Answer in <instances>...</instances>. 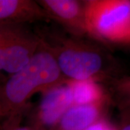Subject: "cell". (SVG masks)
Here are the masks:
<instances>
[{"label": "cell", "mask_w": 130, "mask_h": 130, "mask_svg": "<svg viewBox=\"0 0 130 130\" xmlns=\"http://www.w3.org/2000/svg\"><path fill=\"white\" fill-rule=\"evenodd\" d=\"M37 33L65 80L91 79L101 83L117 78V67L111 56L92 41L52 29Z\"/></svg>", "instance_id": "1"}, {"label": "cell", "mask_w": 130, "mask_h": 130, "mask_svg": "<svg viewBox=\"0 0 130 130\" xmlns=\"http://www.w3.org/2000/svg\"><path fill=\"white\" fill-rule=\"evenodd\" d=\"M65 81L54 57L41 41L28 64L0 83L1 121L23 116L33 95Z\"/></svg>", "instance_id": "2"}, {"label": "cell", "mask_w": 130, "mask_h": 130, "mask_svg": "<svg viewBox=\"0 0 130 130\" xmlns=\"http://www.w3.org/2000/svg\"><path fill=\"white\" fill-rule=\"evenodd\" d=\"M87 36L114 44L130 43V0H87Z\"/></svg>", "instance_id": "3"}, {"label": "cell", "mask_w": 130, "mask_h": 130, "mask_svg": "<svg viewBox=\"0 0 130 130\" xmlns=\"http://www.w3.org/2000/svg\"><path fill=\"white\" fill-rule=\"evenodd\" d=\"M27 25H5L2 66L8 76L27 64L41 46L37 32L31 31Z\"/></svg>", "instance_id": "4"}, {"label": "cell", "mask_w": 130, "mask_h": 130, "mask_svg": "<svg viewBox=\"0 0 130 130\" xmlns=\"http://www.w3.org/2000/svg\"><path fill=\"white\" fill-rule=\"evenodd\" d=\"M37 106L30 111V127L32 130H54L61 117L72 106L68 86L64 83L42 93Z\"/></svg>", "instance_id": "5"}, {"label": "cell", "mask_w": 130, "mask_h": 130, "mask_svg": "<svg viewBox=\"0 0 130 130\" xmlns=\"http://www.w3.org/2000/svg\"><path fill=\"white\" fill-rule=\"evenodd\" d=\"M37 2L48 20L56 21L70 34L79 37L87 36L84 1L40 0Z\"/></svg>", "instance_id": "6"}, {"label": "cell", "mask_w": 130, "mask_h": 130, "mask_svg": "<svg viewBox=\"0 0 130 130\" xmlns=\"http://www.w3.org/2000/svg\"><path fill=\"white\" fill-rule=\"evenodd\" d=\"M108 101L109 99L92 104L70 106L54 130H85L104 119Z\"/></svg>", "instance_id": "7"}, {"label": "cell", "mask_w": 130, "mask_h": 130, "mask_svg": "<svg viewBox=\"0 0 130 130\" xmlns=\"http://www.w3.org/2000/svg\"><path fill=\"white\" fill-rule=\"evenodd\" d=\"M48 20L37 1L0 0V25L28 24Z\"/></svg>", "instance_id": "8"}, {"label": "cell", "mask_w": 130, "mask_h": 130, "mask_svg": "<svg viewBox=\"0 0 130 130\" xmlns=\"http://www.w3.org/2000/svg\"><path fill=\"white\" fill-rule=\"evenodd\" d=\"M73 105H87L109 99L100 83L91 79L66 80Z\"/></svg>", "instance_id": "9"}, {"label": "cell", "mask_w": 130, "mask_h": 130, "mask_svg": "<svg viewBox=\"0 0 130 130\" xmlns=\"http://www.w3.org/2000/svg\"><path fill=\"white\" fill-rule=\"evenodd\" d=\"M116 101L121 108H130V77L116 78L111 82Z\"/></svg>", "instance_id": "10"}, {"label": "cell", "mask_w": 130, "mask_h": 130, "mask_svg": "<svg viewBox=\"0 0 130 130\" xmlns=\"http://www.w3.org/2000/svg\"><path fill=\"white\" fill-rule=\"evenodd\" d=\"M120 109L119 122L116 130H130V108Z\"/></svg>", "instance_id": "11"}, {"label": "cell", "mask_w": 130, "mask_h": 130, "mask_svg": "<svg viewBox=\"0 0 130 130\" xmlns=\"http://www.w3.org/2000/svg\"><path fill=\"white\" fill-rule=\"evenodd\" d=\"M21 119L22 116H20L2 122L1 130H32L28 126H20Z\"/></svg>", "instance_id": "12"}, {"label": "cell", "mask_w": 130, "mask_h": 130, "mask_svg": "<svg viewBox=\"0 0 130 130\" xmlns=\"http://www.w3.org/2000/svg\"><path fill=\"white\" fill-rule=\"evenodd\" d=\"M5 38V25H0V83H2L6 77L4 76L3 66H2V50Z\"/></svg>", "instance_id": "13"}, {"label": "cell", "mask_w": 130, "mask_h": 130, "mask_svg": "<svg viewBox=\"0 0 130 130\" xmlns=\"http://www.w3.org/2000/svg\"><path fill=\"white\" fill-rule=\"evenodd\" d=\"M111 126L112 125H111L105 119H103L96 122L93 125L90 126L85 130H110Z\"/></svg>", "instance_id": "14"}, {"label": "cell", "mask_w": 130, "mask_h": 130, "mask_svg": "<svg viewBox=\"0 0 130 130\" xmlns=\"http://www.w3.org/2000/svg\"><path fill=\"white\" fill-rule=\"evenodd\" d=\"M110 130H116V127H114V126H112L111 128V129H110Z\"/></svg>", "instance_id": "15"}, {"label": "cell", "mask_w": 130, "mask_h": 130, "mask_svg": "<svg viewBox=\"0 0 130 130\" xmlns=\"http://www.w3.org/2000/svg\"><path fill=\"white\" fill-rule=\"evenodd\" d=\"M1 128H2V121L0 120V130H1Z\"/></svg>", "instance_id": "16"}]
</instances>
